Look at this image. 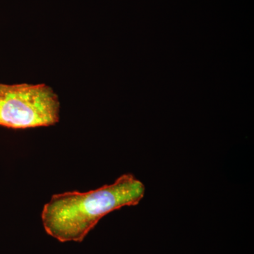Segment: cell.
<instances>
[{
	"instance_id": "1",
	"label": "cell",
	"mask_w": 254,
	"mask_h": 254,
	"mask_svg": "<svg viewBox=\"0 0 254 254\" xmlns=\"http://www.w3.org/2000/svg\"><path fill=\"white\" fill-rule=\"evenodd\" d=\"M145 193L143 182L131 174H125L96 190L58 193L43 207V227L60 242H81L103 217L124 207L138 205Z\"/></svg>"
},
{
	"instance_id": "2",
	"label": "cell",
	"mask_w": 254,
	"mask_h": 254,
	"mask_svg": "<svg viewBox=\"0 0 254 254\" xmlns=\"http://www.w3.org/2000/svg\"><path fill=\"white\" fill-rule=\"evenodd\" d=\"M60 103L46 84L0 83V126L14 128L55 125L60 120Z\"/></svg>"
}]
</instances>
